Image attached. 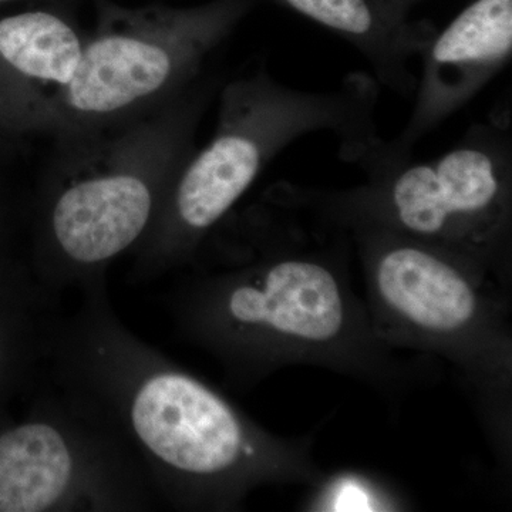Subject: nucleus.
<instances>
[{"label": "nucleus", "instance_id": "1", "mask_svg": "<svg viewBox=\"0 0 512 512\" xmlns=\"http://www.w3.org/2000/svg\"><path fill=\"white\" fill-rule=\"evenodd\" d=\"M57 322L46 372L82 392L137 454L158 500L200 507L234 497L255 476L261 443L217 392L124 325L107 276Z\"/></svg>", "mask_w": 512, "mask_h": 512}, {"label": "nucleus", "instance_id": "2", "mask_svg": "<svg viewBox=\"0 0 512 512\" xmlns=\"http://www.w3.org/2000/svg\"><path fill=\"white\" fill-rule=\"evenodd\" d=\"M215 86L198 79L134 119L56 137L62 164L40 200L32 271L47 292L59 298L72 286L82 289L146 237L195 151L198 123Z\"/></svg>", "mask_w": 512, "mask_h": 512}, {"label": "nucleus", "instance_id": "3", "mask_svg": "<svg viewBox=\"0 0 512 512\" xmlns=\"http://www.w3.org/2000/svg\"><path fill=\"white\" fill-rule=\"evenodd\" d=\"M377 99V83L363 73L326 92L295 89L265 67L225 84L214 134L188 158L146 237L131 251L128 281H156L187 261L265 168L303 137L335 134L340 158L356 164L380 138Z\"/></svg>", "mask_w": 512, "mask_h": 512}, {"label": "nucleus", "instance_id": "4", "mask_svg": "<svg viewBox=\"0 0 512 512\" xmlns=\"http://www.w3.org/2000/svg\"><path fill=\"white\" fill-rule=\"evenodd\" d=\"M245 0L187 10H119L84 37L72 79L47 99L28 130L55 137L99 130L146 114L198 79L245 15Z\"/></svg>", "mask_w": 512, "mask_h": 512}, {"label": "nucleus", "instance_id": "5", "mask_svg": "<svg viewBox=\"0 0 512 512\" xmlns=\"http://www.w3.org/2000/svg\"><path fill=\"white\" fill-rule=\"evenodd\" d=\"M157 501L109 417L47 372L28 416L0 426V512H140Z\"/></svg>", "mask_w": 512, "mask_h": 512}, {"label": "nucleus", "instance_id": "6", "mask_svg": "<svg viewBox=\"0 0 512 512\" xmlns=\"http://www.w3.org/2000/svg\"><path fill=\"white\" fill-rule=\"evenodd\" d=\"M370 183L348 200L375 208L407 237L453 248L488 247L507 227L512 184L510 119L468 128L450 150L366 171Z\"/></svg>", "mask_w": 512, "mask_h": 512}, {"label": "nucleus", "instance_id": "7", "mask_svg": "<svg viewBox=\"0 0 512 512\" xmlns=\"http://www.w3.org/2000/svg\"><path fill=\"white\" fill-rule=\"evenodd\" d=\"M170 303L181 328L231 356L251 352L265 335L328 342L339 335L345 320L335 275L303 258L248 266L180 289Z\"/></svg>", "mask_w": 512, "mask_h": 512}, {"label": "nucleus", "instance_id": "8", "mask_svg": "<svg viewBox=\"0 0 512 512\" xmlns=\"http://www.w3.org/2000/svg\"><path fill=\"white\" fill-rule=\"evenodd\" d=\"M512 0H474L421 52L416 100L402 131L375 146L357 161L363 170L400 163L413 156L427 134L476 99L510 63Z\"/></svg>", "mask_w": 512, "mask_h": 512}, {"label": "nucleus", "instance_id": "9", "mask_svg": "<svg viewBox=\"0 0 512 512\" xmlns=\"http://www.w3.org/2000/svg\"><path fill=\"white\" fill-rule=\"evenodd\" d=\"M84 37L47 10L0 19V111L28 130L37 111L72 79Z\"/></svg>", "mask_w": 512, "mask_h": 512}, {"label": "nucleus", "instance_id": "10", "mask_svg": "<svg viewBox=\"0 0 512 512\" xmlns=\"http://www.w3.org/2000/svg\"><path fill=\"white\" fill-rule=\"evenodd\" d=\"M386 242L377 249L375 274L390 308L437 333L456 332L474 318L473 286L437 245L407 235Z\"/></svg>", "mask_w": 512, "mask_h": 512}, {"label": "nucleus", "instance_id": "11", "mask_svg": "<svg viewBox=\"0 0 512 512\" xmlns=\"http://www.w3.org/2000/svg\"><path fill=\"white\" fill-rule=\"evenodd\" d=\"M292 9L332 30L356 47L375 72L377 83L410 96L416 77L410 62L420 57L436 30L399 18L379 0H284Z\"/></svg>", "mask_w": 512, "mask_h": 512}, {"label": "nucleus", "instance_id": "12", "mask_svg": "<svg viewBox=\"0 0 512 512\" xmlns=\"http://www.w3.org/2000/svg\"><path fill=\"white\" fill-rule=\"evenodd\" d=\"M387 9L392 10L399 18L407 19L409 10L417 0H379Z\"/></svg>", "mask_w": 512, "mask_h": 512}, {"label": "nucleus", "instance_id": "13", "mask_svg": "<svg viewBox=\"0 0 512 512\" xmlns=\"http://www.w3.org/2000/svg\"><path fill=\"white\" fill-rule=\"evenodd\" d=\"M0 2H8V0H0Z\"/></svg>", "mask_w": 512, "mask_h": 512}]
</instances>
